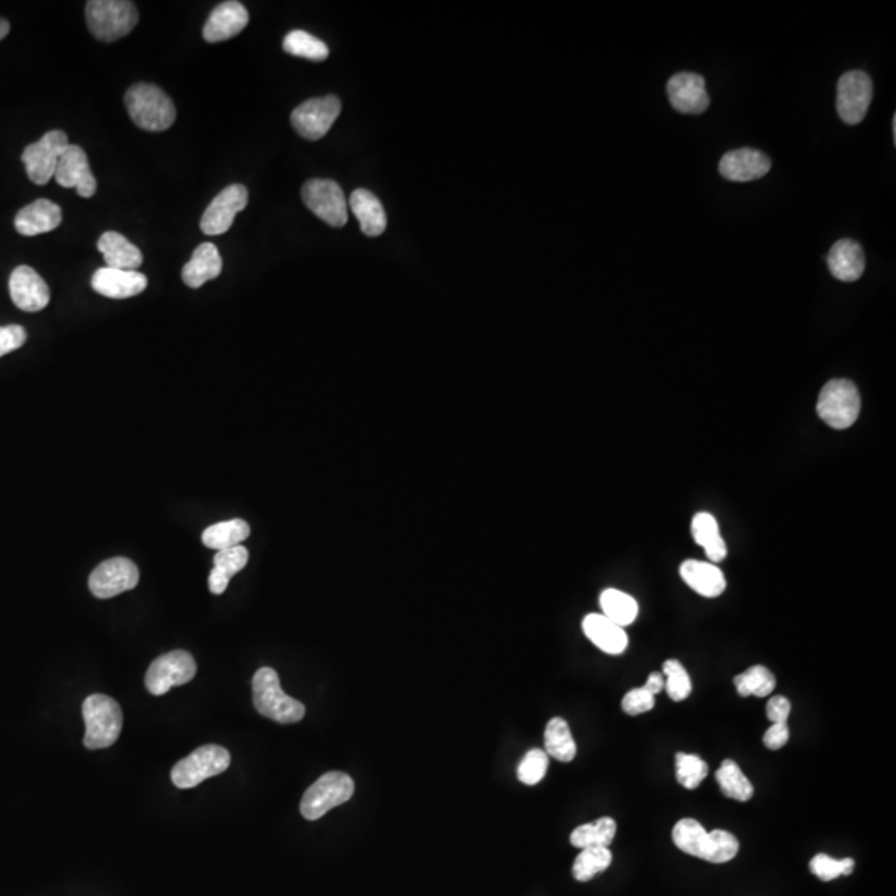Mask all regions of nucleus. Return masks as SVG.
<instances>
[{
    "mask_svg": "<svg viewBox=\"0 0 896 896\" xmlns=\"http://www.w3.org/2000/svg\"><path fill=\"white\" fill-rule=\"evenodd\" d=\"M672 842L681 852L709 863H727L739 853V840L726 830L707 832L694 819H682L672 828Z\"/></svg>",
    "mask_w": 896,
    "mask_h": 896,
    "instance_id": "nucleus-1",
    "label": "nucleus"
},
{
    "mask_svg": "<svg viewBox=\"0 0 896 896\" xmlns=\"http://www.w3.org/2000/svg\"><path fill=\"white\" fill-rule=\"evenodd\" d=\"M125 107L133 123L147 132H165L176 120L175 103L151 83H135L128 88Z\"/></svg>",
    "mask_w": 896,
    "mask_h": 896,
    "instance_id": "nucleus-2",
    "label": "nucleus"
},
{
    "mask_svg": "<svg viewBox=\"0 0 896 896\" xmlns=\"http://www.w3.org/2000/svg\"><path fill=\"white\" fill-rule=\"evenodd\" d=\"M253 702L261 716L279 724H296L306 716V707L289 697L281 687L278 672L261 668L253 677Z\"/></svg>",
    "mask_w": 896,
    "mask_h": 896,
    "instance_id": "nucleus-3",
    "label": "nucleus"
},
{
    "mask_svg": "<svg viewBox=\"0 0 896 896\" xmlns=\"http://www.w3.org/2000/svg\"><path fill=\"white\" fill-rule=\"evenodd\" d=\"M85 737L83 746L90 750L107 749L118 741L123 729L122 707L112 697L92 694L83 702Z\"/></svg>",
    "mask_w": 896,
    "mask_h": 896,
    "instance_id": "nucleus-4",
    "label": "nucleus"
},
{
    "mask_svg": "<svg viewBox=\"0 0 896 896\" xmlns=\"http://www.w3.org/2000/svg\"><path fill=\"white\" fill-rule=\"evenodd\" d=\"M87 25L93 37L115 42L132 32L138 24V10L128 0H90L85 5Z\"/></svg>",
    "mask_w": 896,
    "mask_h": 896,
    "instance_id": "nucleus-5",
    "label": "nucleus"
},
{
    "mask_svg": "<svg viewBox=\"0 0 896 896\" xmlns=\"http://www.w3.org/2000/svg\"><path fill=\"white\" fill-rule=\"evenodd\" d=\"M860 392L852 380L833 379L823 385L817 402V414L835 430L850 429L860 415Z\"/></svg>",
    "mask_w": 896,
    "mask_h": 896,
    "instance_id": "nucleus-6",
    "label": "nucleus"
},
{
    "mask_svg": "<svg viewBox=\"0 0 896 896\" xmlns=\"http://www.w3.org/2000/svg\"><path fill=\"white\" fill-rule=\"evenodd\" d=\"M354 780L351 775L332 770L322 775L302 795L301 814L306 820H319L337 805L346 804L354 795Z\"/></svg>",
    "mask_w": 896,
    "mask_h": 896,
    "instance_id": "nucleus-7",
    "label": "nucleus"
},
{
    "mask_svg": "<svg viewBox=\"0 0 896 896\" xmlns=\"http://www.w3.org/2000/svg\"><path fill=\"white\" fill-rule=\"evenodd\" d=\"M229 764L231 755L228 750L216 744H208L191 752L171 769V782L178 789H193L206 779L223 774Z\"/></svg>",
    "mask_w": 896,
    "mask_h": 896,
    "instance_id": "nucleus-8",
    "label": "nucleus"
},
{
    "mask_svg": "<svg viewBox=\"0 0 896 896\" xmlns=\"http://www.w3.org/2000/svg\"><path fill=\"white\" fill-rule=\"evenodd\" d=\"M69 147L67 133L52 130V132L45 133L39 142L32 143L25 148L22 153V161H24L29 180L40 186L47 185L50 180H54L59 160Z\"/></svg>",
    "mask_w": 896,
    "mask_h": 896,
    "instance_id": "nucleus-9",
    "label": "nucleus"
},
{
    "mask_svg": "<svg viewBox=\"0 0 896 896\" xmlns=\"http://www.w3.org/2000/svg\"><path fill=\"white\" fill-rule=\"evenodd\" d=\"M196 676V663L186 651H171L156 658L148 668L145 686L153 696H163L171 687L183 686Z\"/></svg>",
    "mask_w": 896,
    "mask_h": 896,
    "instance_id": "nucleus-10",
    "label": "nucleus"
},
{
    "mask_svg": "<svg viewBox=\"0 0 896 896\" xmlns=\"http://www.w3.org/2000/svg\"><path fill=\"white\" fill-rule=\"evenodd\" d=\"M302 201L324 223L342 228L347 223L346 196L341 186L332 180H309L302 186Z\"/></svg>",
    "mask_w": 896,
    "mask_h": 896,
    "instance_id": "nucleus-11",
    "label": "nucleus"
},
{
    "mask_svg": "<svg viewBox=\"0 0 896 896\" xmlns=\"http://www.w3.org/2000/svg\"><path fill=\"white\" fill-rule=\"evenodd\" d=\"M873 98V82L862 70H852L838 80L837 113L847 125H858L867 117Z\"/></svg>",
    "mask_w": 896,
    "mask_h": 896,
    "instance_id": "nucleus-12",
    "label": "nucleus"
},
{
    "mask_svg": "<svg viewBox=\"0 0 896 896\" xmlns=\"http://www.w3.org/2000/svg\"><path fill=\"white\" fill-rule=\"evenodd\" d=\"M339 113H341V100L334 95L311 98L298 108H294L291 123L302 138L316 142L326 137Z\"/></svg>",
    "mask_w": 896,
    "mask_h": 896,
    "instance_id": "nucleus-13",
    "label": "nucleus"
},
{
    "mask_svg": "<svg viewBox=\"0 0 896 896\" xmlns=\"http://www.w3.org/2000/svg\"><path fill=\"white\" fill-rule=\"evenodd\" d=\"M140 571L138 566L128 558L117 556L103 561L92 571L88 588L95 598L110 599L130 591L138 585Z\"/></svg>",
    "mask_w": 896,
    "mask_h": 896,
    "instance_id": "nucleus-14",
    "label": "nucleus"
},
{
    "mask_svg": "<svg viewBox=\"0 0 896 896\" xmlns=\"http://www.w3.org/2000/svg\"><path fill=\"white\" fill-rule=\"evenodd\" d=\"M248 190L244 185H229L211 201L201 218L200 228L205 234L218 236L228 233L239 211L248 206Z\"/></svg>",
    "mask_w": 896,
    "mask_h": 896,
    "instance_id": "nucleus-15",
    "label": "nucleus"
},
{
    "mask_svg": "<svg viewBox=\"0 0 896 896\" xmlns=\"http://www.w3.org/2000/svg\"><path fill=\"white\" fill-rule=\"evenodd\" d=\"M668 97L672 108L686 115H699L711 105L706 80L692 72H681L669 78Z\"/></svg>",
    "mask_w": 896,
    "mask_h": 896,
    "instance_id": "nucleus-16",
    "label": "nucleus"
},
{
    "mask_svg": "<svg viewBox=\"0 0 896 896\" xmlns=\"http://www.w3.org/2000/svg\"><path fill=\"white\" fill-rule=\"evenodd\" d=\"M10 298L24 312H39L49 306L50 289L40 274L29 266H19L10 274Z\"/></svg>",
    "mask_w": 896,
    "mask_h": 896,
    "instance_id": "nucleus-17",
    "label": "nucleus"
},
{
    "mask_svg": "<svg viewBox=\"0 0 896 896\" xmlns=\"http://www.w3.org/2000/svg\"><path fill=\"white\" fill-rule=\"evenodd\" d=\"M54 180L62 188H75L82 198H92L97 193V180L90 170L87 153L78 145H70L62 155Z\"/></svg>",
    "mask_w": 896,
    "mask_h": 896,
    "instance_id": "nucleus-18",
    "label": "nucleus"
},
{
    "mask_svg": "<svg viewBox=\"0 0 896 896\" xmlns=\"http://www.w3.org/2000/svg\"><path fill=\"white\" fill-rule=\"evenodd\" d=\"M249 24V14L241 2L229 0L215 7L203 27V39L210 44L224 42L241 34Z\"/></svg>",
    "mask_w": 896,
    "mask_h": 896,
    "instance_id": "nucleus-19",
    "label": "nucleus"
},
{
    "mask_svg": "<svg viewBox=\"0 0 896 896\" xmlns=\"http://www.w3.org/2000/svg\"><path fill=\"white\" fill-rule=\"evenodd\" d=\"M148 286V278L140 271L125 269H98L93 274L92 288L100 296L110 299H128L142 294Z\"/></svg>",
    "mask_w": 896,
    "mask_h": 896,
    "instance_id": "nucleus-20",
    "label": "nucleus"
},
{
    "mask_svg": "<svg viewBox=\"0 0 896 896\" xmlns=\"http://www.w3.org/2000/svg\"><path fill=\"white\" fill-rule=\"evenodd\" d=\"M770 163L767 155L762 151L752 148H739L722 156L719 163V171L726 180L747 183V181L759 180L770 171Z\"/></svg>",
    "mask_w": 896,
    "mask_h": 896,
    "instance_id": "nucleus-21",
    "label": "nucleus"
},
{
    "mask_svg": "<svg viewBox=\"0 0 896 896\" xmlns=\"http://www.w3.org/2000/svg\"><path fill=\"white\" fill-rule=\"evenodd\" d=\"M827 263L833 278L843 283H853L862 278L865 271V254L857 241L840 239L830 249Z\"/></svg>",
    "mask_w": 896,
    "mask_h": 896,
    "instance_id": "nucleus-22",
    "label": "nucleus"
},
{
    "mask_svg": "<svg viewBox=\"0 0 896 896\" xmlns=\"http://www.w3.org/2000/svg\"><path fill=\"white\" fill-rule=\"evenodd\" d=\"M62 223V210L49 200H37L15 216V229L22 236L50 233Z\"/></svg>",
    "mask_w": 896,
    "mask_h": 896,
    "instance_id": "nucleus-23",
    "label": "nucleus"
},
{
    "mask_svg": "<svg viewBox=\"0 0 896 896\" xmlns=\"http://www.w3.org/2000/svg\"><path fill=\"white\" fill-rule=\"evenodd\" d=\"M223 259L213 243H203L195 249L190 261L183 266L181 279L188 288L198 289L220 276Z\"/></svg>",
    "mask_w": 896,
    "mask_h": 896,
    "instance_id": "nucleus-24",
    "label": "nucleus"
},
{
    "mask_svg": "<svg viewBox=\"0 0 896 896\" xmlns=\"http://www.w3.org/2000/svg\"><path fill=\"white\" fill-rule=\"evenodd\" d=\"M583 631L586 638L595 644L596 648L601 649L603 653L623 654L628 648V634L624 628L613 623L611 619L606 618L604 614H588L583 619Z\"/></svg>",
    "mask_w": 896,
    "mask_h": 896,
    "instance_id": "nucleus-25",
    "label": "nucleus"
},
{
    "mask_svg": "<svg viewBox=\"0 0 896 896\" xmlns=\"http://www.w3.org/2000/svg\"><path fill=\"white\" fill-rule=\"evenodd\" d=\"M679 571L684 583L704 598H717L726 590V576L714 563L687 560Z\"/></svg>",
    "mask_w": 896,
    "mask_h": 896,
    "instance_id": "nucleus-26",
    "label": "nucleus"
},
{
    "mask_svg": "<svg viewBox=\"0 0 896 896\" xmlns=\"http://www.w3.org/2000/svg\"><path fill=\"white\" fill-rule=\"evenodd\" d=\"M97 249L103 254L107 268L138 271L143 264L140 249L117 231H107L98 239Z\"/></svg>",
    "mask_w": 896,
    "mask_h": 896,
    "instance_id": "nucleus-27",
    "label": "nucleus"
},
{
    "mask_svg": "<svg viewBox=\"0 0 896 896\" xmlns=\"http://www.w3.org/2000/svg\"><path fill=\"white\" fill-rule=\"evenodd\" d=\"M349 208L361 224L366 236H380L387 228V215L379 198L367 190H356L349 200Z\"/></svg>",
    "mask_w": 896,
    "mask_h": 896,
    "instance_id": "nucleus-28",
    "label": "nucleus"
},
{
    "mask_svg": "<svg viewBox=\"0 0 896 896\" xmlns=\"http://www.w3.org/2000/svg\"><path fill=\"white\" fill-rule=\"evenodd\" d=\"M249 551L243 545L233 546L228 550L218 551L215 555V568L211 570L208 586L213 595H223L228 588L229 580L248 565Z\"/></svg>",
    "mask_w": 896,
    "mask_h": 896,
    "instance_id": "nucleus-29",
    "label": "nucleus"
},
{
    "mask_svg": "<svg viewBox=\"0 0 896 896\" xmlns=\"http://www.w3.org/2000/svg\"><path fill=\"white\" fill-rule=\"evenodd\" d=\"M691 530L697 545L706 550L707 558L712 563H721L726 558V541L719 531V523L711 513H697L696 517L692 518Z\"/></svg>",
    "mask_w": 896,
    "mask_h": 896,
    "instance_id": "nucleus-30",
    "label": "nucleus"
},
{
    "mask_svg": "<svg viewBox=\"0 0 896 896\" xmlns=\"http://www.w3.org/2000/svg\"><path fill=\"white\" fill-rule=\"evenodd\" d=\"M249 533H251V526L241 518H234L228 522L208 526L203 531L201 540H203V545L211 550H228V548L239 546L244 540H248Z\"/></svg>",
    "mask_w": 896,
    "mask_h": 896,
    "instance_id": "nucleus-31",
    "label": "nucleus"
},
{
    "mask_svg": "<svg viewBox=\"0 0 896 896\" xmlns=\"http://www.w3.org/2000/svg\"><path fill=\"white\" fill-rule=\"evenodd\" d=\"M545 749L548 757L571 762L576 757V742L571 736L570 726L565 719L553 717L545 729Z\"/></svg>",
    "mask_w": 896,
    "mask_h": 896,
    "instance_id": "nucleus-32",
    "label": "nucleus"
},
{
    "mask_svg": "<svg viewBox=\"0 0 896 896\" xmlns=\"http://www.w3.org/2000/svg\"><path fill=\"white\" fill-rule=\"evenodd\" d=\"M599 604H601L604 616L621 628L633 624L634 619L638 618V601L623 591L613 590V588L604 590L599 598Z\"/></svg>",
    "mask_w": 896,
    "mask_h": 896,
    "instance_id": "nucleus-33",
    "label": "nucleus"
},
{
    "mask_svg": "<svg viewBox=\"0 0 896 896\" xmlns=\"http://www.w3.org/2000/svg\"><path fill=\"white\" fill-rule=\"evenodd\" d=\"M716 782L727 799L747 802L754 795V787L746 775L742 774L741 767L734 760L726 759L722 762L716 772Z\"/></svg>",
    "mask_w": 896,
    "mask_h": 896,
    "instance_id": "nucleus-34",
    "label": "nucleus"
},
{
    "mask_svg": "<svg viewBox=\"0 0 896 896\" xmlns=\"http://www.w3.org/2000/svg\"><path fill=\"white\" fill-rule=\"evenodd\" d=\"M616 822L609 817L595 820V822L585 823L575 828L571 833L570 842L576 848H608L613 843L614 835H616Z\"/></svg>",
    "mask_w": 896,
    "mask_h": 896,
    "instance_id": "nucleus-35",
    "label": "nucleus"
},
{
    "mask_svg": "<svg viewBox=\"0 0 896 896\" xmlns=\"http://www.w3.org/2000/svg\"><path fill=\"white\" fill-rule=\"evenodd\" d=\"M283 47L288 54L301 59L322 62L329 57V47L321 39L307 34L304 30H293L284 37Z\"/></svg>",
    "mask_w": 896,
    "mask_h": 896,
    "instance_id": "nucleus-36",
    "label": "nucleus"
},
{
    "mask_svg": "<svg viewBox=\"0 0 896 896\" xmlns=\"http://www.w3.org/2000/svg\"><path fill=\"white\" fill-rule=\"evenodd\" d=\"M611 862H613V853L609 848H583L573 865V877L578 882H590L596 875L608 870Z\"/></svg>",
    "mask_w": 896,
    "mask_h": 896,
    "instance_id": "nucleus-37",
    "label": "nucleus"
},
{
    "mask_svg": "<svg viewBox=\"0 0 896 896\" xmlns=\"http://www.w3.org/2000/svg\"><path fill=\"white\" fill-rule=\"evenodd\" d=\"M734 684H736L739 696L767 697L770 696V692L774 691L777 681L769 669L757 664L736 676Z\"/></svg>",
    "mask_w": 896,
    "mask_h": 896,
    "instance_id": "nucleus-38",
    "label": "nucleus"
},
{
    "mask_svg": "<svg viewBox=\"0 0 896 896\" xmlns=\"http://www.w3.org/2000/svg\"><path fill=\"white\" fill-rule=\"evenodd\" d=\"M709 767L706 762L694 754H676V779L684 789L694 790L706 779Z\"/></svg>",
    "mask_w": 896,
    "mask_h": 896,
    "instance_id": "nucleus-39",
    "label": "nucleus"
},
{
    "mask_svg": "<svg viewBox=\"0 0 896 896\" xmlns=\"http://www.w3.org/2000/svg\"><path fill=\"white\" fill-rule=\"evenodd\" d=\"M663 671L668 676L666 691L672 701L681 702L691 696L692 682L686 668L676 659H669L663 666Z\"/></svg>",
    "mask_w": 896,
    "mask_h": 896,
    "instance_id": "nucleus-40",
    "label": "nucleus"
},
{
    "mask_svg": "<svg viewBox=\"0 0 896 896\" xmlns=\"http://www.w3.org/2000/svg\"><path fill=\"white\" fill-rule=\"evenodd\" d=\"M855 862L852 858H843V860H835L828 857L825 853H819L810 860V870L815 877L820 878L822 882H832L840 875H852Z\"/></svg>",
    "mask_w": 896,
    "mask_h": 896,
    "instance_id": "nucleus-41",
    "label": "nucleus"
},
{
    "mask_svg": "<svg viewBox=\"0 0 896 896\" xmlns=\"http://www.w3.org/2000/svg\"><path fill=\"white\" fill-rule=\"evenodd\" d=\"M548 754L545 750L533 749L526 752L522 762L518 765V780L525 785H536L545 779L546 770H548Z\"/></svg>",
    "mask_w": 896,
    "mask_h": 896,
    "instance_id": "nucleus-42",
    "label": "nucleus"
},
{
    "mask_svg": "<svg viewBox=\"0 0 896 896\" xmlns=\"http://www.w3.org/2000/svg\"><path fill=\"white\" fill-rule=\"evenodd\" d=\"M654 704H656V696L646 691L644 687H636L623 697L621 707L628 716H639L644 712L653 711Z\"/></svg>",
    "mask_w": 896,
    "mask_h": 896,
    "instance_id": "nucleus-43",
    "label": "nucleus"
},
{
    "mask_svg": "<svg viewBox=\"0 0 896 896\" xmlns=\"http://www.w3.org/2000/svg\"><path fill=\"white\" fill-rule=\"evenodd\" d=\"M27 341V331L22 326H0V357L17 351Z\"/></svg>",
    "mask_w": 896,
    "mask_h": 896,
    "instance_id": "nucleus-44",
    "label": "nucleus"
},
{
    "mask_svg": "<svg viewBox=\"0 0 896 896\" xmlns=\"http://www.w3.org/2000/svg\"><path fill=\"white\" fill-rule=\"evenodd\" d=\"M790 731L787 722L772 724L764 734V746L770 750H779L789 742Z\"/></svg>",
    "mask_w": 896,
    "mask_h": 896,
    "instance_id": "nucleus-45",
    "label": "nucleus"
},
{
    "mask_svg": "<svg viewBox=\"0 0 896 896\" xmlns=\"http://www.w3.org/2000/svg\"><path fill=\"white\" fill-rule=\"evenodd\" d=\"M790 711H792V706H790V701L787 697L775 696L767 702V717H769V721L772 724L787 722Z\"/></svg>",
    "mask_w": 896,
    "mask_h": 896,
    "instance_id": "nucleus-46",
    "label": "nucleus"
},
{
    "mask_svg": "<svg viewBox=\"0 0 896 896\" xmlns=\"http://www.w3.org/2000/svg\"><path fill=\"white\" fill-rule=\"evenodd\" d=\"M644 689L646 691L651 692L653 696L659 694V692L664 689V679L659 672H653V674H649L648 681L644 684Z\"/></svg>",
    "mask_w": 896,
    "mask_h": 896,
    "instance_id": "nucleus-47",
    "label": "nucleus"
},
{
    "mask_svg": "<svg viewBox=\"0 0 896 896\" xmlns=\"http://www.w3.org/2000/svg\"><path fill=\"white\" fill-rule=\"evenodd\" d=\"M10 32V25L7 20L0 19V40H4Z\"/></svg>",
    "mask_w": 896,
    "mask_h": 896,
    "instance_id": "nucleus-48",
    "label": "nucleus"
},
{
    "mask_svg": "<svg viewBox=\"0 0 896 896\" xmlns=\"http://www.w3.org/2000/svg\"><path fill=\"white\" fill-rule=\"evenodd\" d=\"M892 132H893V138H896V115H893V128H892Z\"/></svg>",
    "mask_w": 896,
    "mask_h": 896,
    "instance_id": "nucleus-49",
    "label": "nucleus"
}]
</instances>
